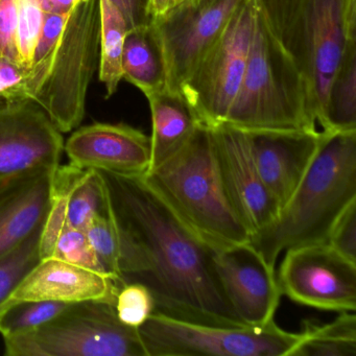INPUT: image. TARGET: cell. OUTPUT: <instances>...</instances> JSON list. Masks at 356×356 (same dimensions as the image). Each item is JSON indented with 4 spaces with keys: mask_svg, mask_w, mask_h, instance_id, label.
<instances>
[{
    "mask_svg": "<svg viewBox=\"0 0 356 356\" xmlns=\"http://www.w3.org/2000/svg\"><path fill=\"white\" fill-rule=\"evenodd\" d=\"M63 147L62 133L34 102L0 99V178L58 168Z\"/></svg>",
    "mask_w": 356,
    "mask_h": 356,
    "instance_id": "4fadbf2b",
    "label": "cell"
},
{
    "mask_svg": "<svg viewBox=\"0 0 356 356\" xmlns=\"http://www.w3.org/2000/svg\"><path fill=\"white\" fill-rule=\"evenodd\" d=\"M42 229H37L17 247L0 256V314L10 296L40 262Z\"/></svg>",
    "mask_w": 356,
    "mask_h": 356,
    "instance_id": "d4e9b609",
    "label": "cell"
},
{
    "mask_svg": "<svg viewBox=\"0 0 356 356\" xmlns=\"http://www.w3.org/2000/svg\"><path fill=\"white\" fill-rule=\"evenodd\" d=\"M70 304L59 301H28L11 306L0 316V334L7 337L34 330L59 316Z\"/></svg>",
    "mask_w": 356,
    "mask_h": 356,
    "instance_id": "4316f807",
    "label": "cell"
},
{
    "mask_svg": "<svg viewBox=\"0 0 356 356\" xmlns=\"http://www.w3.org/2000/svg\"><path fill=\"white\" fill-rule=\"evenodd\" d=\"M145 179L214 249L249 243L250 233L227 195L210 127L200 124L191 140Z\"/></svg>",
    "mask_w": 356,
    "mask_h": 356,
    "instance_id": "3957f363",
    "label": "cell"
},
{
    "mask_svg": "<svg viewBox=\"0 0 356 356\" xmlns=\"http://www.w3.org/2000/svg\"><path fill=\"white\" fill-rule=\"evenodd\" d=\"M68 14L44 13L40 34L35 47L32 65L41 61L55 47L63 32Z\"/></svg>",
    "mask_w": 356,
    "mask_h": 356,
    "instance_id": "e575fe53",
    "label": "cell"
},
{
    "mask_svg": "<svg viewBox=\"0 0 356 356\" xmlns=\"http://www.w3.org/2000/svg\"><path fill=\"white\" fill-rule=\"evenodd\" d=\"M99 0H82L68 14L63 32L51 51L29 70L26 97L67 133L85 115L89 85L99 62Z\"/></svg>",
    "mask_w": 356,
    "mask_h": 356,
    "instance_id": "5b68a950",
    "label": "cell"
},
{
    "mask_svg": "<svg viewBox=\"0 0 356 356\" xmlns=\"http://www.w3.org/2000/svg\"><path fill=\"white\" fill-rule=\"evenodd\" d=\"M122 13L129 30L149 26L153 22L152 0H109Z\"/></svg>",
    "mask_w": 356,
    "mask_h": 356,
    "instance_id": "d590c367",
    "label": "cell"
},
{
    "mask_svg": "<svg viewBox=\"0 0 356 356\" xmlns=\"http://www.w3.org/2000/svg\"><path fill=\"white\" fill-rule=\"evenodd\" d=\"M99 81L105 85L106 97L118 91L122 80V59L124 39L129 29L122 13L109 0H99Z\"/></svg>",
    "mask_w": 356,
    "mask_h": 356,
    "instance_id": "cb8c5ba5",
    "label": "cell"
},
{
    "mask_svg": "<svg viewBox=\"0 0 356 356\" xmlns=\"http://www.w3.org/2000/svg\"><path fill=\"white\" fill-rule=\"evenodd\" d=\"M122 68V78L137 87L145 97L165 90V61L152 22L127 33Z\"/></svg>",
    "mask_w": 356,
    "mask_h": 356,
    "instance_id": "ffe728a7",
    "label": "cell"
},
{
    "mask_svg": "<svg viewBox=\"0 0 356 356\" xmlns=\"http://www.w3.org/2000/svg\"><path fill=\"white\" fill-rule=\"evenodd\" d=\"M327 243L337 253L356 264V201L352 202L335 220Z\"/></svg>",
    "mask_w": 356,
    "mask_h": 356,
    "instance_id": "1f68e13d",
    "label": "cell"
},
{
    "mask_svg": "<svg viewBox=\"0 0 356 356\" xmlns=\"http://www.w3.org/2000/svg\"><path fill=\"white\" fill-rule=\"evenodd\" d=\"M170 3H172V0H152L154 17L161 15L164 12L168 11L170 7Z\"/></svg>",
    "mask_w": 356,
    "mask_h": 356,
    "instance_id": "74e56055",
    "label": "cell"
},
{
    "mask_svg": "<svg viewBox=\"0 0 356 356\" xmlns=\"http://www.w3.org/2000/svg\"><path fill=\"white\" fill-rule=\"evenodd\" d=\"M62 168L67 182V225L85 231L95 216L109 211L105 183L99 170H83L70 163Z\"/></svg>",
    "mask_w": 356,
    "mask_h": 356,
    "instance_id": "44dd1931",
    "label": "cell"
},
{
    "mask_svg": "<svg viewBox=\"0 0 356 356\" xmlns=\"http://www.w3.org/2000/svg\"><path fill=\"white\" fill-rule=\"evenodd\" d=\"M122 285L102 273L57 258H44L10 296L0 316L11 306L28 301L76 303L95 300L114 305Z\"/></svg>",
    "mask_w": 356,
    "mask_h": 356,
    "instance_id": "e0dca14e",
    "label": "cell"
},
{
    "mask_svg": "<svg viewBox=\"0 0 356 356\" xmlns=\"http://www.w3.org/2000/svg\"><path fill=\"white\" fill-rule=\"evenodd\" d=\"M147 99L151 108L153 129L149 168L152 170L172 158L191 140L200 122L181 95L163 90L153 93Z\"/></svg>",
    "mask_w": 356,
    "mask_h": 356,
    "instance_id": "d6986e66",
    "label": "cell"
},
{
    "mask_svg": "<svg viewBox=\"0 0 356 356\" xmlns=\"http://www.w3.org/2000/svg\"><path fill=\"white\" fill-rule=\"evenodd\" d=\"M85 232L106 274L124 284L120 273V234L110 210L108 213L95 216Z\"/></svg>",
    "mask_w": 356,
    "mask_h": 356,
    "instance_id": "484cf974",
    "label": "cell"
},
{
    "mask_svg": "<svg viewBox=\"0 0 356 356\" xmlns=\"http://www.w3.org/2000/svg\"><path fill=\"white\" fill-rule=\"evenodd\" d=\"M8 356H147L137 328L120 322L113 304L70 303L47 324L3 337Z\"/></svg>",
    "mask_w": 356,
    "mask_h": 356,
    "instance_id": "8992f818",
    "label": "cell"
},
{
    "mask_svg": "<svg viewBox=\"0 0 356 356\" xmlns=\"http://www.w3.org/2000/svg\"><path fill=\"white\" fill-rule=\"evenodd\" d=\"M70 163L120 176H145L151 168V137L124 124L82 127L64 143Z\"/></svg>",
    "mask_w": 356,
    "mask_h": 356,
    "instance_id": "9a60e30c",
    "label": "cell"
},
{
    "mask_svg": "<svg viewBox=\"0 0 356 356\" xmlns=\"http://www.w3.org/2000/svg\"><path fill=\"white\" fill-rule=\"evenodd\" d=\"M17 17L18 62L30 70L40 34L44 12L39 0H15Z\"/></svg>",
    "mask_w": 356,
    "mask_h": 356,
    "instance_id": "f1b7e54d",
    "label": "cell"
},
{
    "mask_svg": "<svg viewBox=\"0 0 356 356\" xmlns=\"http://www.w3.org/2000/svg\"><path fill=\"white\" fill-rule=\"evenodd\" d=\"M277 281L281 293L296 303L329 312H355L356 264L328 243L285 251Z\"/></svg>",
    "mask_w": 356,
    "mask_h": 356,
    "instance_id": "8fae6325",
    "label": "cell"
},
{
    "mask_svg": "<svg viewBox=\"0 0 356 356\" xmlns=\"http://www.w3.org/2000/svg\"><path fill=\"white\" fill-rule=\"evenodd\" d=\"M180 1H182V0H172V3H170V7H172V6L176 5V3H180Z\"/></svg>",
    "mask_w": 356,
    "mask_h": 356,
    "instance_id": "f35d334b",
    "label": "cell"
},
{
    "mask_svg": "<svg viewBox=\"0 0 356 356\" xmlns=\"http://www.w3.org/2000/svg\"><path fill=\"white\" fill-rule=\"evenodd\" d=\"M249 134L260 178L281 209L305 176L324 132L259 131Z\"/></svg>",
    "mask_w": 356,
    "mask_h": 356,
    "instance_id": "2e32d148",
    "label": "cell"
},
{
    "mask_svg": "<svg viewBox=\"0 0 356 356\" xmlns=\"http://www.w3.org/2000/svg\"><path fill=\"white\" fill-rule=\"evenodd\" d=\"M243 0H182L153 18L166 67L165 90L180 95Z\"/></svg>",
    "mask_w": 356,
    "mask_h": 356,
    "instance_id": "30bf717a",
    "label": "cell"
},
{
    "mask_svg": "<svg viewBox=\"0 0 356 356\" xmlns=\"http://www.w3.org/2000/svg\"><path fill=\"white\" fill-rule=\"evenodd\" d=\"M270 32L291 55L302 0H254Z\"/></svg>",
    "mask_w": 356,
    "mask_h": 356,
    "instance_id": "83f0119b",
    "label": "cell"
},
{
    "mask_svg": "<svg viewBox=\"0 0 356 356\" xmlns=\"http://www.w3.org/2000/svg\"><path fill=\"white\" fill-rule=\"evenodd\" d=\"M0 56L19 63L15 0H0Z\"/></svg>",
    "mask_w": 356,
    "mask_h": 356,
    "instance_id": "836d02e7",
    "label": "cell"
},
{
    "mask_svg": "<svg viewBox=\"0 0 356 356\" xmlns=\"http://www.w3.org/2000/svg\"><path fill=\"white\" fill-rule=\"evenodd\" d=\"M254 0H243L222 36L197 64L181 88L200 124L226 122L243 82L255 26Z\"/></svg>",
    "mask_w": 356,
    "mask_h": 356,
    "instance_id": "9c48e42d",
    "label": "cell"
},
{
    "mask_svg": "<svg viewBox=\"0 0 356 356\" xmlns=\"http://www.w3.org/2000/svg\"><path fill=\"white\" fill-rule=\"evenodd\" d=\"M82 0H39L44 13L68 14Z\"/></svg>",
    "mask_w": 356,
    "mask_h": 356,
    "instance_id": "8d00e7d4",
    "label": "cell"
},
{
    "mask_svg": "<svg viewBox=\"0 0 356 356\" xmlns=\"http://www.w3.org/2000/svg\"><path fill=\"white\" fill-rule=\"evenodd\" d=\"M56 168H34L0 178V256L44 224Z\"/></svg>",
    "mask_w": 356,
    "mask_h": 356,
    "instance_id": "ac0fdd59",
    "label": "cell"
},
{
    "mask_svg": "<svg viewBox=\"0 0 356 356\" xmlns=\"http://www.w3.org/2000/svg\"><path fill=\"white\" fill-rule=\"evenodd\" d=\"M99 172L120 234L124 283L145 284L155 312L187 322L245 326L222 289L214 248L175 213L145 176Z\"/></svg>",
    "mask_w": 356,
    "mask_h": 356,
    "instance_id": "6da1fadb",
    "label": "cell"
},
{
    "mask_svg": "<svg viewBox=\"0 0 356 356\" xmlns=\"http://www.w3.org/2000/svg\"><path fill=\"white\" fill-rule=\"evenodd\" d=\"M114 307L120 322L138 329L155 312V301L143 283L127 282L118 289Z\"/></svg>",
    "mask_w": 356,
    "mask_h": 356,
    "instance_id": "f546056e",
    "label": "cell"
},
{
    "mask_svg": "<svg viewBox=\"0 0 356 356\" xmlns=\"http://www.w3.org/2000/svg\"><path fill=\"white\" fill-rule=\"evenodd\" d=\"M287 356H356V316L341 312L332 322H306L299 341Z\"/></svg>",
    "mask_w": 356,
    "mask_h": 356,
    "instance_id": "7402d4cb",
    "label": "cell"
},
{
    "mask_svg": "<svg viewBox=\"0 0 356 356\" xmlns=\"http://www.w3.org/2000/svg\"><path fill=\"white\" fill-rule=\"evenodd\" d=\"M356 47V0H302L291 56L309 90L320 126L329 85L348 49Z\"/></svg>",
    "mask_w": 356,
    "mask_h": 356,
    "instance_id": "ba28073f",
    "label": "cell"
},
{
    "mask_svg": "<svg viewBox=\"0 0 356 356\" xmlns=\"http://www.w3.org/2000/svg\"><path fill=\"white\" fill-rule=\"evenodd\" d=\"M29 70L9 58L0 56V99L28 101L26 83Z\"/></svg>",
    "mask_w": 356,
    "mask_h": 356,
    "instance_id": "d6a6232c",
    "label": "cell"
},
{
    "mask_svg": "<svg viewBox=\"0 0 356 356\" xmlns=\"http://www.w3.org/2000/svg\"><path fill=\"white\" fill-rule=\"evenodd\" d=\"M147 356H287L300 339L275 320L260 326L187 322L154 312L138 328Z\"/></svg>",
    "mask_w": 356,
    "mask_h": 356,
    "instance_id": "52a82bcc",
    "label": "cell"
},
{
    "mask_svg": "<svg viewBox=\"0 0 356 356\" xmlns=\"http://www.w3.org/2000/svg\"><path fill=\"white\" fill-rule=\"evenodd\" d=\"M323 132L356 131V47L343 55L327 93Z\"/></svg>",
    "mask_w": 356,
    "mask_h": 356,
    "instance_id": "603a6c76",
    "label": "cell"
},
{
    "mask_svg": "<svg viewBox=\"0 0 356 356\" xmlns=\"http://www.w3.org/2000/svg\"><path fill=\"white\" fill-rule=\"evenodd\" d=\"M51 257L107 275L89 243L86 232L68 225L58 236Z\"/></svg>",
    "mask_w": 356,
    "mask_h": 356,
    "instance_id": "4dcf8cb0",
    "label": "cell"
},
{
    "mask_svg": "<svg viewBox=\"0 0 356 356\" xmlns=\"http://www.w3.org/2000/svg\"><path fill=\"white\" fill-rule=\"evenodd\" d=\"M214 264L231 307L245 326L274 320L281 291L275 268L249 243L214 249Z\"/></svg>",
    "mask_w": 356,
    "mask_h": 356,
    "instance_id": "5bb4252c",
    "label": "cell"
},
{
    "mask_svg": "<svg viewBox=\"0 0 356 356\" xmlns=\"http://www.w3.org/2000/svg\"><path fill=\"white\" fill-rule=\"evenodd\" d=\"M211 131L227 195L251 237L272 224L280 208L260 178L249 132L227 124Z\"/></svg>",
    "mask_w": 356,
    "mask_h": 356,
    "instance_id": "7c38bea8",
    "label": "cell"
},
{
    "mask_svg": "<svg viewBox=\"0 0 356 356\" xmlns=\"http://www.w3.org/2000/svg\"><path fill=\"white\" fill-rule=\"evenodd\" d=\"M356 201V131L324 132L309 168L276 220L250 237L275 268L282 252L327 243L339 214Z\"/></svg>",
    "mask_w": 356,
    "mask_h": 356,
    "instance_id": "7a4b0ae2",
    "label": "cell"
},
{
    "mask_svg": "<svg viewBox=\"0 0 356 356\" xmlns=\"http://www.w3.org/2000/svg\"><path fill=\"white\" fill-rule=\"evenodd\" d=\"M222 124L247 132L318 130L305 79L258 10L243 82Z\"/></svg>",
    "mask_w": 356,
    "mask_h": 356,
    "instance_id": "277c9868",
    "label": "cell"
}]
</instances>
